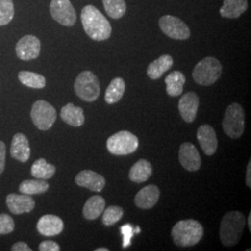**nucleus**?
<instances>
[{
  "label": "nucleus",
  "mask_w": 251,
  "mask_h": 251,
  "mask_svg": "<svg viewBox=\"0 0 251 251\" xmlns=\"http://www.w3.org/2000/svg\"><path fill=\"white\" fill-rule=\"evenodd\" d=\"M81 22L86 34L95 41L106 40L112 34V26L105 16L92 5L84 7Z\"/></svg>",
  "instance_id": "f257e3e1"
},
{
  "label": "nucleus",
  "mask_w": 251,
  "mask_h": 251,
  "mask_svg": "<svg viewBox=\"0 0 251 251\" xmlns=\"http://www.w3.org/2000/svg\"><path fill=\"white\" fill-rule=\"evenodd\" d=\"M204 235L203 225L199 222L189 219L179 221L173 226L171 236L173 242L180 248H188L196 246L200 242Z\"/></svg>",
  "instance_id": "f03ea898"
},
{
  "label": "nucleus",
  "mask_w": 251,
  "mask_h": 251,
  "mask_svg": "<svg viewBox=\"0 0 251 251\" xmlns=\"http://www.w3.org/2000/svg\"><path fill=\"white\" fill-rule=\"evenodd\" d=\"M246 226V218L242 212L233 210L227 212L221 223L220 237L225 247L237 245Z\"/></svg>",
  "instance_id": "7ed1b4c3"
},
{
  "label": "nucleus",
  "mask_w": 251,
  "mask_h": 251,
  "mask_svg": "<svg viewBox=\"0 0 251 251\" xmlns=\"http://www.w3.org/2000/svg\"><path fill=\"white\" fill-rule=\"evenodd\" d=\"M223 73L222 63L213 57H206L196 65L193 78L200 86H211L218 80Z\"/></svg>",
  "instance_id": "20e7f679"
},
{
  "label": "nucleus",
  "mask_w": 251,
  "mask_h": 251,
  "mask_svg": "<svg viewBox=\"0 0 251 251\" xmlns=\"http://www.w3.org/2000/svg\"><path fill=\"white\" fill-rule=\"evenodd\" d=\"M74 89L75 94L87 102L95 101L100 93L99 79L90 71H84L77 75Z\"/></svg>",
  "instance_id": "39448f33"
},
{
  "label": "nucleus",
  "mask_w": 251,
  "mask_h": 251,
  "mask_svg": "<svg viewBox=\"0 0 251 251\" xmlns=\"http://www.w3.org/2000/svg\"><path fill=\"white\" fill-rule=\"evenodd\" d=\"M225 134L232 139H238L245 130V111L239 103L233 102L225 111L223 120Z\"/></svg>",
  "instance_id": "423d86ee"
},
{
  "label": "nucleus",
  "mask_w": 251,
  "mask_h": 251,
  "mask_svg": "<svg viewBox=\"0 0 251 251\" xmlns=\"http://www.w3.org/2000/svg\"><path fill=\"white\" fill-rule=\"evenodd\" d=\"M108 151L115 155H127L134 152L139 147V140L133 133L122 130L108 138Z\"/></svg>",
  "instance_id": "0eeeda50"
},
{
  "label": "nucleus",
  "mask_w": 251,
  "mask_h": 251,
  "mask_svg": "<svg viewBox=\"0 0 251 251\" xmlns=\"http://www.w3.org/2000/svg\"><path fill=\"white\" fill-rule=\"evenodd\" d=\"M31 117L36 127L40 130H48L53 126L57 113L55 108L48 101L39 100L33 104Z\"/></svg>",
  "instance_id": "6e6552de"
},
{
  "label": "nucleus",
  "mask_w": 251,
  "mask_h": 251,
  "mask_svg": "<svg viewBox=\"0 0 251 251\" xmlns=\"http://www.w3.org/2000/svg\"><path fill=\"white\" fill-rule=\"evenodd\" d=\"M159 27L166 36L176 40H186L191 36L187 25L172 15H164L159 19Z\"/></svg>",
  "instance_id": "1a4fd4ad"
},
{
  "label": "nucleus",
  "mask_w": 251,
  "mask_h": 251,
  "mask_svg": "<svg viewBox=\"0 0 251 251\" xmlns=\"http://www.w3.org/2000/svg\"><path fill=\"white\" fill-rule=\"evenodd\" d=\"M50 11L51 17L64 26H73L76 22V13L70 0H51Z\"/></svg>",
  "instance_id": "9d476101"
},
{
  "label": "nucleus",
  "mask_w": 251,
  "mask_h": 251,
  "mask_svg": "<svg viewBox=\"0 0 251 251\" xmlns=\"http://www.w3.org/2000/svg\"><path fill=\"white\" fill-rule=\"evenodd\" d=\"M40 50V40L36 36L32 35L22 37L15 48V51L19 59L23 61L35 60L39 56Z\"/></svg>",
  "instance_id": "9b49d317"
},
{
  "label": "nucleus",
  "mask_w": 251,
  "mask_h": 251,
  "mask_svg": "<svg viewBox=\"0 0 251 251\" xmlns=\"http://www.w3.org/2000/svg\"><path fill=\"white\" fill-rule=\"evenodd\" d=\"M179 160L186 171H198L201 167L200 154L196 146L191 143H184L180 145Z\"/></svg>",
  "instance_id": "f8f14e48"
},
{
  "label": "nucleus",
  "mask_w": 251,
  "mask_h": 251,
  "mask_svg": "<svg viewBox=\"0 0 251 251\" xmlns=\"http://www.w3.org/2000/svg\"><path fill=\"white\" fill-rule=\"evenodd\" d=\"M198 106L199 97L198 94L193 91L187 92L179 100L178 107L180 117L187 123L194 122L198 115Z\"/></svg>",
  "instance_id": "ddd939ff"
},
{
  "label": "nucleus",
  "mask_w": 251,
  "mask_h": 251,
  "mask_svg": "<svg viewBox=\"0 0 251 251\" xmlns=\"http://www.w3.org/2000/svg\"><path fill=\"white\" fill-rule=\"evenodd\" d=\"M6 202L9 211L15 215L29 213L36 206L35 200L31 198V196L25 194H9L7 197Z\"/></svg>",
  "instance_id": "4468645a"
},
{
  "label": "nucleus",
  "mask_w": 251,
  "mask_h": 251,
  "mask_svg": "<svg viewBox=\"0 0 251 251\" xmlns=\"http://www.w3.org/2000/svg\"><path fill=\"white\" fill-rule=\"evenodd\" d=\"M197 137L204 153L208 156L213 155L218 148V139L214 128L209 125L200 126Z\"/></svg>",
  "instance_id": "2eb2a0df"
},
{
  "label": "nucleus",
  "mask_w": 251,
  "mask_h": 251,
  "mask_svg": "<svg viewBox=\"0 0 251 251\" xmlns=\"http://www.w3.org/2000/svg\"><path fill=\"white\" fill-rule=\"evenodd\" d=\"M75 183L80 187L100 193L105 187V179L95 171H82L76 175Z\"/></svg>",
  "instance_id": "dca6fc26"
},
{
  "label": "nucleus",
  "mask_w": 251,
  "mask_h": 251,
  "mask_svg": "<svg viewBox=\"0 0 251 251\" xmlns=\"http://www.w3.org/2000/svg\"><path fill=\"white\" fill-rule=\"evenodd\" d=\"M63 220L55 215L42 216L37 222L36 229L42 235L45 236H54L58 235L63 232Z\"/></svg>",
  "instance_id": "f3484780"
},
{
  "label": "nucleus",
  "mask_w": 251,
  "mask_h": 251,
  "mask_svg": "<svg viewBox=\"0 0 251 251\" xmlns=\"http://www.w3.org/2000/svg\"><path fill=\"white\" fill-rule=\"evenodd\" d=\"M160 197V191L155 185H147L135 197L136 206L142 209H150L156 205Z\"/></svg>",
  "instance_id": "a211bd4d"
},
{
  "label": "nucleus",
  "mask_w": 251,
  "mask_h": 251,
  "mask_svg": "<svg viewBox=\"0 0 251 251\" xmlns=\"http://www.w3.org/2000/svg\"><path fill=\"white\" fill-rule=\"evenodd\" d=\"M10 154L13 158L23 163L26 162L30 158L31 150L29 141L25 135L17 133L13 136L10 146Z\"/></svg>",
  "instance_id": "6ab92c4d"
},
{
  "label": "nucleus",
  "mask_w": 251,
  "mask_h": 251,
  "mask_svg": "<svg viewBox=\"0 0 251 251\" xmlns=\"http://www.w3.org/2000/svg\"><path fill=\"white\" fill-rule=\"evenodd\" d=\"M173 58L169 54H164L160 56L158 59L154 60L153 62L148 65L147 68V75L149 78L152 80H156L160 78L162 75L169 71L173 66Z\"/></svg>",
  "instance_id": "aec40b11"
},
{
  "label": "nucleus",
  "mask_w": 251,
  "mask_h": 251,
  "mask_svg": "<svg viewBox=\"0 0 251 251\" xmlns=\"http://www.w3.org/2000/svg\"><path fill=\"white\" fill-rule=\"evenodd\" d=\"M249 7L248 0H225L220 14L223 18H239Z\"/></svg>",
  "instance_id": "412c9836"
},
{
  "label": "nucleus",
  "mask_w": 251,
  "mask_h": 251,
  "mask_svg": "<svg viewBox=\"0 0 251 251\" xmlns=\"http://www.w3.org/2000/svg\"><path fill=\"white\" fill-rule=\"evenodd\" d=\"M61 117L63 121L72 126H81L85 123L83 109L73 103H67L61 110Z\"/></svg>",
  "instance_id": "4be33fe9"
},
{
  "label": "nucleus",
  "mask_w": 251,
  "mask_h": 251,
  "mask_svg": "<svg viewBox=\"0 0 251 251\" xmlns=\"http://www.w3.org/2000/svg\"><path fill=\"white\" fill-rule=\"evenodd\" d=\"M105 206L106 202L104 198L100 196H93L85 203L83 207V215L89 221L96 220L102 214Z\"/></svg>",
  "instance_id": "5701e85b"
},
{
  "label": "nucleus",
  "mask_w": 251,
  "mask_h": 251,
  "mask_svg": "<svg viewBox=\"0 0 251 251\" xmlns=\"http://www.w3.org/2000/svg\"><path fill=\"white\" fill-rule=\"evenodd\" d=\"M152 168L151 163L146 159H140L131 167L128 177L136 183L146 181L152 175Z\"/></svg>",
  "instance_id": "b1692460"
},
{
  "label": "nucleus",
  "mask_w": 251,
  "mask_h": 251,
  "mask_svg": "<svg viewBox=\"0 0 251 251\" xmlns=\"http://www.w3.org/2000/svg\"><path fill=\"white\" fill-rule=\"evenodd\" d=\"M186 82L185 75L179 71L171 72L165 79L167 93L171 97H178L183 91V86Z\"/></svg>",
  "instance_id": "393cba45"
},
{
  "label": "nucleus",
  "mask_w": 251,
  "mask_h": 251,
  "mask_svg": "<svg viewBox=\"0 0 251 251\" xmlns=\"http://www.w3.org/2000/svg\"><path fill=\"white\" fill-rule=\"evenodd\" d=\"M126 90V83L123 78L116 77L115 79L111 81L110 85L108 86L104 100L108 104H114L117 103L122 99Z\"/></svg>",
  "instance_id": "a878e982"
},
{
  "label": "nucleus",
  "mask_w": 251,
  "mask_h": 251,
  "mask_svg": "<svg viewBox=\"0 0 251 251\" xmlns=\"http://www.w3.org/2000/svg\"><path fill=\"white\" fill-rule=\"evenodd\" d=\"M50 188V185L46 179H36L24 180L19 187L22 194L29 196L44 194Z\"/></svg>",
  "instance_id": "bb28decb"
},
{
  "label": "nucleus",
  "mask_w": 251,
  "mask_h": 251,
  "mask_svg": "<svg viewBox=\"0 0 251 251\" xmlns=\"http://www.w3.org/2000/svg\"><path fill=\"white\" fill-rule=\"evenodd\" d=\"M56 168L52 164H49L44 158H39L32 165L31 174L36 179H49L52 178Z\"/></svg>",
  "instance_id": "cd10ccee"
},
{
  "label": "nucleus",
  "mask_w": 251,
  "mask_h": 251,
  "mask_svg": "<svg viewBox=\"0 0 251 251\" xmlns=\"http://www.w3.org/2000/svg\"><path fill=\"white\" fill-rule=\"evenodd\" d=\"M18 77L20 82L28 88L37 90L45 88L46 78L39 74L29 71H21L19 73Z\"/></svg>",
  "instance_id": "c85d7f7f"
},
{
  "label": "nucleus",
  "mask_w": 251,
  "mask_h": 251,
  "mask_svg": "<svg viewBox=\"0 0 251 251\" xmlns=\"http://www.w3.org/2000/svg\"><path fill=\"white\" fill-rule=\"evenodd\" d=\"M103 8L110 18H122L125 15L126 4L125 0H102Z\"/></svg>",
  "instance_id": "c756f323"
},
{
  "label": "nucleus",
  "mask_w": 251,
  "mask_h": 251,
  "mask_svg": "<svg viewBox=\"0 0 251 251\" xmlns=\"http://www.w3.org/2000/svg\"><path fill=\"white\" fill-rule=\"evenodd\" d=\"M102 213V224L105 226H112L116 225L122 219L124 210L120 206H110L106 209H104Z\"/></svg>",
  "instance_id": "7c9ffc66"
},
{
  "label": "nucleus",
  "mask_w": 251,
  "mask_h": 251,
  "mask_svg": "<svg viewBox=\"0 0 251 251\" xmlns=\"http://www.w3.org/2000/svg\"><path fill=\"white\" fill-rule=\"evenodd\" d=\"M14 16V5L12 0H0V26L6 25Z\"/></svg>",
  "instance_id": "2f4dec72"
},
{
  "label": "nucleus",
  "mask_w": 251,
  "mask_h": 251,
  "mask_svg": "<svg viewBox=\"0 0 251 251\" xmlns=\"http://www.w3.org/2000/svg\"><path fill=\"white\" fill-rule=\"evenodd\" d=\"M15 228L13 219L8 214H0V234L12 233Z\"/></svg>",
  "instance_id": "473e14b6"
},
{
  "label": "nucleus",
  "mask_w": 251,
  "mask_h": 251,
  "mask_svg": "<svg viewBox=\"0 0 251 251\" xmlns=\"http://www.w3.org/2000/svg\"><path fill=\"white\" fill-rule=\"evenodd\" d=\"M120 232H122V234L124 236L123 247L127 248L128 246H130V239L134 234V229L131 225H125L120 227Z\"/></svg>",
  "instance_id": "72a5a7b5"
},
{
  "label": "nucleus",
  "mask_w": 251,
  "mask_h": 251,
  "mask_svg": "<svg viewBox=\"0 0 251 251\" xmlns=\"http://www.w3.org/2000/svg\"><path fill=\"white\" fill-rule=\"evenodd\" d=\"M39 251H59L61 250L60 246L54 241H43L39 245Z\"/></svg>",
  "instance_id": "f704fd0d"
},
{
  "label": "nucleus",
  "mask_w": 251,
  "mask_h": 251,
  "mask_svg": "<svg viewBox=\"0 0 251 251\" xmlns=\"http://www.w3.org/2000/svg\"><path fill=\"white\" fill-rule=\"evenodd\" d=\"M5 163H6V145L2 141H0V174L5 169Z\"/></svg>",
  "instance_id": "c9c22d12"
},
{
  "label": "nucleus",
  "mask_w": 251,
  "mask_h": 251,
  "mask_svg": "<svg viewBox=\"0 0 251 251\" xmlns=\"http://www.w3.org/2000/svg\"><path fill=\"white\" fill-rule=\"evenodd\" d=\"M11 251H32V249L29 248V246L26 243L17 242L15 243L12 247H11Z\"/></svg>",
  "instance_id": "e433bc0d"
},
{
  "label": "nucleus",
  "mask_w": 251,
  "mask_h": 251,
  "mask_svg": "<svg viewBox=\"0 0 251 251\" xmlns=\"http://www.w3.org/2000/svg\"><path fill=\"white\" fill-rule=\"evenodd\" d=\"M246 184L249 188L251 187V160H250L247 167V175H246Z\"/></svg>",
  "instance_id": "4c0bfd02"
},
{
  "label": "nucleus",
  "mask_w": 251,
  "mask_h": 251,
  "mask_svg": "<svg viewBox=\"0 0 251 251\" xmlns=\"http://www.w3.org/2000/svg\"><path fill=\"white\" fill-rule=\"evenodd\" d=\"M248 225H249V230L251 232V212H250L249 218H248Z\"/></svg>",
  "instance_id": "58836bf2"
},
{
  "label": "nucleus",
  "mask_w": 251,
  "mask_h": 251,
  "mask_svg": "<svg viewBox=\"0 0 251 251\" xmlns=\"http://www.w3.org/2000/svg\"><path fill=\"white\" fill-rule=\"evenodd\" d=\"M95 251H109V250L106 248H99V249H96Z\"/></svg>",
  "instance_id": "ea45409f"
}]
</instances>
